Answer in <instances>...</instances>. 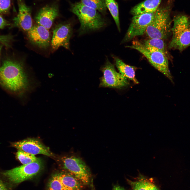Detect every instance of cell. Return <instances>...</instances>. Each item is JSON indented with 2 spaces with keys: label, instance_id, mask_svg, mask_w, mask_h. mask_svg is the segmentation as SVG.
I'll return each mask as SVG.
<instances>
[{
  "label": "cell",
  "instance_id": "cell-1",
  "mask_svg": "<svg viewBox=\"0 0 190 190\" xmlns=\"http://www.w3.org/2000/svg\"><path fill=\"white\" fill-rule=\"evenodd\" d=\"M0 80L2 84L11 91L20 92L28 90L29 82L21 63L7 59L0 67Z\"/></svg>",
  "mask_w": 190,
  "mask_h": 190
},
{
  "label": "cell",
  "instance_id": "cell-2",
  "mask_svg": "<svg viewBox=\"0 0 190 190\" xmlns=\"http://www.w3.org/2000/svg\"><path fill=\"white\" fill-rule=\"evenodd\" d=\"M70 6V11L77 16L80 24L79 35L99 30L106 25L105 19L97 10L80 2L71 3Z\"/></svg>",
  "mask_w": 190,
  "mask_h": 190
},
{
  "label": "cell",
  "instance_id": "cell-3",
  "mask_svg": "<svg viewBox=\"0 0 190 190\" xmlns=\"http://www.w3.org/2000/svg\"><path fill=\"white\" fill-rule=\"evenodd\" d=\"M172 3V1H169L166 4L157 8L153 20L145 33L149 38L164 40L167 39L172 32L170 13Z\"/></svg>",
  "mask_w": 190,
  "mask_h": 190
},
{
  "label": "cell",
  "instance_id": "cell-4",
  "mask_svg": "<svg viewBox=\"0 0 190 190\" xmlns=\"http://www.w3.org/2000/svg\"><path fill=\"white\" fill-rule=\"evenodd\" d=\"M126 47L135 49L140 52L154 67L173 83V77L169 69V59L164 53L137 40H133L131 45L127 46Z\"/></svg>",
  "mask_w": 190,
  "mask_h": 190
},
{
  "label": "cell",
  "instance_id": "cell-5",
  "mask_svg": "<svg viewBox=\"0 0 190 190\" xmlns=\"http://www.w3.org/2000/svg\"><path fill=\"white\" fill-rule=\"evenodd\" d=\"M173 22L172 37L168 48L181 52L190 46V18L186 15L179 14L174 17Z\"/></svg>",
  "mask_w": 190,
  "mask_h": 190
},
{
  "label": "cell",
  "instance_id": "cell-6",
  "mask_svg": "<svg viewBox=\"0 0 190 190\" xmlns=\"http://www.w3.org/2000/svg\"><path fill=\"white\" fill-rule=\"evenodd\" d=\"M43 167L42 161L39 158L36 162L6 171L2 174L8 183L13 187L35 176Z\"/></svg>",
  "mask_w": 190,
  "mask_h": 190
},
{
  "label": "cell",
  "instance_id": "cell-7",
  "mask_svg": "<svg viewBox=\"0 0 190 190\" xmlns=\"http://www.w3.org/2000/svg\"><path fill=\"white\" fill-rule=\"evenodd\" d=\"M63 168L80 181L83 185L89 182L91 173L84 162L75 156L63 157L61 158Z\"/></svg>",
  "mask_w": 190,
  "mask_h": 190
},
{
  "label": "cell",
  "instance_id": "cell-8",
  "mask_svg": "<svg viewBox=\"0 0 190 190\" xmlns=\"http://www.w3.org/2000/svg\"><path fill=\"white\" fill-rule=\"evenodd\" d=\"M101 70L103 76L100 78V87L121 88L129 85L128 79L117 72L114 66L108 59Z\"/></svg>",
  "mask_w": 190,
  "mask_h": 190
},
{
  "label": "cell",
  "instance_id": "cell-9",
  "mask_svg": "<svg viewBox=\"0 0 190 190\" xmlns=\"http://www.w3.org/2000/svg\"><path fill=\"white\" fill-rule=\"evenodd\" d=\"M155 13H146L134 16L121 43L129 41L135 37L145 33L148 27L153 20Z\"/></svg>",
  "mask_w": 190,
  "mask_h": 190
},
{
  "label": "cell",
  "instance_id": "cell-10",
  "mask_svg": "<svg viewBox=\"0 0 190 190\" xmlns=\"http://www.w3.org/2000/svg\"><path fill=\"white\" fill-rule=\"evenodd\" d=\"M72 33V26L69 22H65L56 25L53 29L51 41L52 51L61 46L69 49V40Z\"/></svg>",
  "mask_w": 190,
  "mask_h": 190
},
{
  "label": "cell",
  "instance_id": "cell-11",
  "mask_svg": "<svg viewBox=\"0 0 190 190\" xmlns=\"http://www.w3.org/2000/svg\"><path fill=\"white\" fill-rule=\"evenodd\" d=\"M12 145L13 147L18 150L34 155L41 154L49 156H54L48 148L36 139L28 138L13 143Z\"/></svg>",
  "mask_w": 190,
  "mask_h": 190
},
{
  "label": "cell",
  "instance_id": "cell-12",
  "mask_svg": "<svg viewBox=\"0 0 190 190\" xmlns=\"http://www.w3.org/2000/svg\"><path fill=\"white\" fill-rule=\"evenodd\" d=\"M59 15V5L57 2H55L41 8L36 14L35 20L38 25L49 30Z\"/></svg>",
  "mask_w": 190,
  "mask_h": 190
},
{
  "label": "cell",
  "instance_id": "cell-13",
  "mask_svg": "<svg viewBox=\"0 0 190 190\" xmlns=\"http://www.w3.org/2000/svg\"><path fill=\"white\" fill-rule=\"evenodd\" d=\"M30 41L34 45L42 49H46L50 45L51 38L49 30L39 25L33 26L27 32Z\"/></svg>",
  "mask_w": 190,
  "mask_h": 190
},
{
  "label": "cell",
  "instance_id": "cell-14",
  "mask_svg": "<svg viewBox=\"0 0 190 190\" xmlns=\"http://www.w3.org/2000/svg\"><path fill=\"white\" fill-rule=\"evenodd\" d=\"M18 12L13 19L15 26L27 32L32 27L31 9L23 0H18Z\"/></svg>",
  "mask_w": 190,
  "mask_h": 190
},
{
  "label": "cell",
  "instance_id": "cell-15",
  "mask_svg": "<svg viewBox=\"0 0 190 190\" xmlns=\"http://www.w3.org/2000/svg\"><path fill=\"white\" fill-rule=\"evenodd\" d=\"M127 180L131 190H160L152 178H148L140 173L134 180Z\"/></svg>",
  "mask_w": 190,
  "mask_h": 190
},
{
  "label": "cell",
  "instance_id": "cell-16",
  "mask_svg": "<svg viewBox=\"0 0 190 190\" xmlns=\"http://www.w3.org/2000/svg\"><path fill=\"white\" fill-rule=\"evenodd\" d=\"M162 0H146L134 7L131 10L133 16L148 13L155 12Z\"/></svg>",
  "mask_w": 190,
  "mask_h": 190
},
{
  "label": "cell",
  "instance_id": "cell-17",
  "mask_svg": "<svg viewBox=\"0 0 190 190\" xmlns=\"http://www.w3.org/2000/svg\"><path fill=\"white\" fill-rule=\"evenodd\" d=\"M59 179L66 190H82V183L68 172L57 173Z\"/></svg>",
  "mask_w": 190,
  "mask_h": 190
},
{
  "label": "cell",
  "instance_id": "cell-18",
  "mask_svg": "<svg viewBox=\"0 0 190 190\" xmlns=\"http://www.w3.org/2000/svg\"><path fill=\"white\" fill-rule=\"evenodd\" d=\"M114 59L119 73L127 79L132 80L135 84H139V82L135 77V71L137 68L126 64L117 58L114 57Z\"/></svg>",
  "mask_w": 190,
  "mask_h": 190
},
{
  "label": "cell",
  "instance_id": "cell-19",
  "mask_svg": "<svg viewBox=\"0 0 190 190\" xmlns=\"http://www.w3.org/2000/svg\"><path fill=\"white\" fill-rule=\"evenodd\" d=\"M144 43L145 45L154 48L164 53L171 60L172 57L168 51L164 40L159 39L150 38L145 40Z\"/></svg>",
  "mask_w": 190,
  "mask_h": 190
},
{
  "label": "cell",
  "instance_id": "cell-20",
  "mask_svg": "<svg viewBox=\"0 0 190 190\" xmlns=\"http://www.w3.org/2000/svg\"><path fill=\"white\" fill-rule=\"evenodd\" d=\"M83 4L94 9L103 15L106 13L107 7L105 0H80Z\"/></svg>",
  "mask_w": 190,
  "mask_h": 190
},
{
  "label": "cell",
  "instance_id": "cell-21",
  "mask_svg": "<svg viewBox=\"0 0 190 190\" xmlns=\"http://www.w3.org/2000/svg\"><path fill=\"white\" fill-rule=\"evenodd\" d=\"M107 8L109 10L119 32L121 31L118 4L115 0H105Z\"/></svg>",
  "mask_w": 190,
  "mask_h": 190
},
{
  "label": "cell",
  "instance_id": "cell-22",
  "mask_svg": "<svg viewBox=\"0 0 190 190\" xmlns=\"http://www.w3.org/2000/svg\"><path fill=\"white\" fill-rule=\"evenodd\" d=\"M18 150L16 153V156L23 165L27 164L36 162L39 159L35 157L34 155Z\"/></svg>",
  "mask_w": 190,
  "mask_h": 190
},
{
  "label": "cell",
  "instance_id": "cell-23",
  "mask_svg": "<svg viewBox=\"0 0 190 190\" xmlns=\"http://www.w3.org/2000/svg\"><path fill=\"white\" fill-rule=\"evenodd\" d=\"M47 190H66L59 179L57 173L53 175L50 179Z\"/></svg>",
  "mask_w": 190,
  "mask_h": 190
},
{
  "label": "cell",
  "instance_id": "cell-24",
  "mask_svg": "<svg viewBox=\"0 0 190 190\" xmlns=\"http://www.w3.org/2000/svg\"><path fill=\"white\" fill-rule=\"evenodd\" d=\"M11 0H0V14H6L9 12Z\"/></svg>",
  "mask_w": 190,
  "mask_h": 190
},
{
  "label": "cell",
  "instance_id": "cell-25",
  "mask_svg": "<svg viewBox=\"0 0 190 190\" xmlns=\"http://www.w3.org/2000/svg\"><path fill=\"white\" fill-rule=\"evenodd\" d=\"M2 176H0V190H12L13 187Z\"/></svg>",
  "mask_w": 190,
  "mask_h": 190
},
{
  "label": "cell",
  "instance_id": "cell-26",
  "mask_svg": "<svg viewBox=\"0 0 190 190\" xmlns=\"http://www.w3.org/2000/svg\"><path fill=\"white\" fill-rule=\"evenodd\" d=\"M12 36L10 35H0V42L7 47H9L13 39Z\"/></svg>",
  "mask_w": 190,
  "mask_h": 190
},
{
  "label": "cell",
  "instance_id": "cell-27",
  "mask_svg": "<svg viewBox=\"0 0 190 190\" xmlns=\"http://www.w3.org/2000/svg\"><path fill=\"white\" fill-rule=\"evenodd\" d=\"M10 25L8 22L0 15V28L3 29Z\"/></svg>",
  "mask_w": 190,
  "mask_h": 190
},
{
  "label": "cell",
  "instance_id": "cell-28",
  "mask_svg": "<svg viewBox=\"0 0 190 190\" xmlns=\"http://www.w3.org/2000/svg\"><path fill=\"white\" fill-rule=\"evenodd\" d=\"M112 190H125L122 187L118 185H116L114 186Z\"/></svg>",
  "mask_w": 190,
  "mask_h": 190
},
{
  "label": "cell",
  "instance_id": "cell-29",
  "mask_svg": "<svg viewBox=\"0 0 190 190\" xmlns=\"http://www.w3.org/2000/svg\"><path fill=\"white\" fill-rule=\"evenodd\" d=\"M2 44H0V53L1 51V50L2 48Z\"/></svg>",
  "mask_w": 190,
  "mask_h": 190
},
{
  "label": "cell",
  "instance_id": "cell-30",
  "mask_svg": "<svg viewBox=\"0 0 190 190\" xmlns=\"http://www.w3.org/2000/svg\"></svg>",
  "mask_w": 190,
  "mask_h": 190
}]
</instances>
